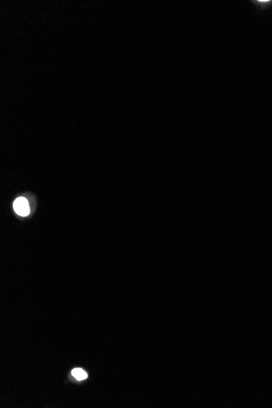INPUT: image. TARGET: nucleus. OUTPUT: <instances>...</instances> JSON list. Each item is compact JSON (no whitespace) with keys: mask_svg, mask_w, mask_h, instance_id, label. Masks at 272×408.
I'll return each instance as SVG.
<instances>
[{"mask_svg":"<svg viewBox=\"0 0 272 408\" xmlns=\"http://www.w3.org/2000/svg\"><path fill=\"white\" fill-rule=\"evenodd\" d=\"M13 209L18 215L22 217H26L31 212L28 202L24 197H19L13 203Z\"/></svg>","mask_w":272,"mask_h":408,"instance_id":"obj_1","label":"nucleus"},{"mask_svg":"<svg viewBox=\"0 0 272 408\" xmlns=\"http://www.w3.org/2000/svg\"><path fill=\"white\" fill-rule=\"evenodd\" d=\"M72 375L78 380H83L87 378L86 371L81 368H75L72 371Z\"/></svg>","mask_w":272,"mask_h":408,"instance_id":"obj_2","label":"nucleus"}]
</instances>
